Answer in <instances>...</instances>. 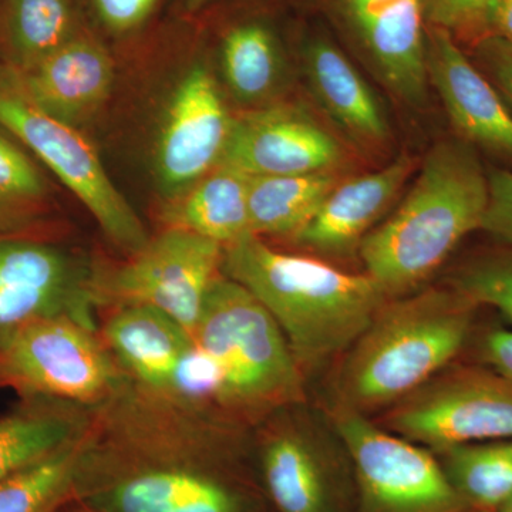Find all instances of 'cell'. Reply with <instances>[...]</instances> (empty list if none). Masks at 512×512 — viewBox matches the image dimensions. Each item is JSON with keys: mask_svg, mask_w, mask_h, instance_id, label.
I'll list each match as a JSON object with an SVG mask.
<instances>
[{"mask_svg": "<svg viewBox=\"0 0 512 512\" xmlns=\"http://www.w3.org/2000/svg\"><path fill=\"white\" fill-rule=\"evenodd\" d=\"M224 247L180 228H167L127 264L96 279L97 303L143 305L194 332L212 282L222 274Z\"/></svg>", "mask_w": 512, "mask_h": 512, "instance_id": "9", "label": "cell"}, {"mask_svg": "<svg viewBox=\"0 0 512 512\" xmlns=\"http://www.w3.org/2000/svg\"><path fill=\"white\" fill-rule=\"evenodd\" d=\"M478 357L484 366L512 382V330H488L481 339Z\"/></svg>", "mask_w": 512, "mask_h": 512, "instance_id": "33", "label": "cell"}, {"mask_svg": "<svg viewBox=\"0 0 512 512\" xmlns=\"http://www.w3.org/2000/svg\"><path fill=\"white\" fill-rule=\"evenodd\" d=\"M476 303L490 306L512 323V247L501 245L471 256L457 269L451 284Z\"/></svg>", "mask_w": 512, "mask_h": 512, "instance_id": "27", "label": "cell"}, {"mask_svg": "<svg viewBox=\"0 0 512 512\" xmlns=\"http://www.w3.org/2000/svg\"><path fill=\"white\" fill-rule=\"evenodd\" d=\"M495 512H512V497L510 500L505 501V503Z\"/></svg>", "mask_w": 512, "mask_h": 512, "instance_id": "36", "label": "cell"}, {"mask_svg": "<svg viewBox=\"0 0 512 512\" xmlns=\"http://www.w3.org/2000/svg\"><path fill=\"white\" fill-rule=\"evenodd\" d=\"M249 180L251 175L217 165L184 194L171 200L164 212L168 228L194 232L224 248L251 234Z\"/></svg>", "mask_w": 512, "mask_h": 512, "instance_id": "19", "label": "cell"}, {"mask_svg": "<svg viewBox=\"0 0 512 512\" xmlns=\"http://www.w3.org/2000/svg\"><path fill=\"white\" fill-rule=\"evenodd\" d=\"M487 205L488 174L476 148L458 137L440 141L399 210L363 238L367 274L389 299L412 291L481 228Z\"/></svg>", "mask_w": 512, "mask_h": 512, "instance_id": "2", "label": "cell"}, {"mask_svg": "<svg viewBox=\"0 0 512 512\" xmlns=\"http://www.w3.org/2000/svg\"><path fill=\"white\" fill-rule=\"evenodd\" d=\"M416 160L403 154L376 173L339 183L312 221L293 237L303 247L342 255L360 247L377 218L396 200Z\"/></svg>", "mask_w": 512, "mask_h": 512, "instance_id": "16", "label": "cell"}, {"mask_svg": "<svg viewBox=\"0 0 512 512\" xmlns=\"http://www.w3.org/2000/svg\"><path fill=\"white\" fill-rule=\"evenodd\" d=\"M234 116L208 67L184 74L171 97L156 148L158 185L174 200L221 163Z\"/></svg>", "mask_w": 512, "mask_h": 512, "instance_id": "10", "label": "cell"}, {"mask_svg": "<svg viewBox=\"0 0 512 512\" xmlns=\"http://www.w3.org/2000/svg\"><path fill=\"white\" fill-rule=\"evenodd\" d=\"M478 69L494 84L504 101L512 106V45L497 39L484 37L476 43Z\"/></svg>", "mask_w": 512, "mask_h": 512, "instance_id": "32", "label": "cell"}, {"mask_svg": "<svg viewBox=\"0 0 512 512\" xmlns=\"http://www.w3.org/2000/svg\"><path fill=\"white\" fill-rule=\"evenodd\" d=\"M487 174L488 205L480 231L512 247V171L494 168Z\"/></svg>", "mask_w": 512, "mask_h": 512, "instance_id": "30", "label": "cell"}, {"mask_svg": "<svg viewBox=\"0 0 512 512\" xmlns=\"http://www.w3.org/2000/svg\"><path fill=\"white\" fill-rule=\"evenodd\" d=\"M426 67L458 138L512 164L510 107L447 30L426 33Z\"/></svg>", "mask_w": 512, "mask_h": 512, "instance_id": "13", "label": "cell"}, {"mask_svg": "<svg viewBox=\"0 0 512 512\" xmlns=\"http://www.w3.org/2000/svg\"><path fill=\"white\" fill-rule=\"evenodd\" d=\"M424 13L436 28L473 42L484 37V19L490 0H423Z\"/></svg>", "mask_w": 512, "mask_h": 512, "instance_id": "29", "label": "cell"}, {"mask_svg": "<svg viewBox=\"0 0 512 512\" xmlns=\"http://www.w3.org/2000/svg\"><path fill=\"white\" fill-rule=\"evenodd\" d=\"M45 194L42 177L18 147L0 136V224Z\"/></svg>", "mask_w": 512, "mask_h": 512, "instance_id": "28", "label": "cell"}, {"mask_svg": "<svg viewBox=\"0 0 512 512\" xmlns=\"http://www.w3.org/2000/svg\"><path fill=\"white\" fill-rule=\"evenodd\" d=\"M158 0H92L94 13L113 35H127L146 23Z\"/></svg>", "mask_w": 512, "mask_h": 512, "instance_id": "31", "label": "cell"}, {"mask_svg": "<svg viewBox=\"0 0 512 512\" xmlns=\"http://www.w3.org/2000/svg\"><path fill=\"white\" fill-rule=\"evenodd\" d=\"M484 37H497L512 45V0L488 2L484 19Z\"/></svg>", "mask_w": 512, "mask_h": 512, "instance_id": "34", "label": "cell"}, {"mask_svg": "<svg viewBox=\"0 0 512 512\" xmlns=\"http://www.w3.org/2000/svg\"><path fill=\"white\" fill-rule=\"evenodd\" d=\"M90 410L52 400L0 419V481L80 439L92 426Z\"/></svg>", "mask_w": 512, "mask_h": 512, "instance_id": "21", "label": "cell"}, {"mask_svg": "<svg viewBox=\"0 0 512 512\" xmlns=\"http://www.w3.org/2000/svg\"><path fill=\"white\" fill-rule=\"evenodd\" d=\"M440 454L471 511L495 512L512 497V439L464 444Z\"/></svg>", "mask_w": 512, "mask_h": 512, "instance_id": "26", "label": "cell"}, {"mask_svg": "<svg viewBox=\"0 0 512 512\" xmlns=\"http://www.w3.org/2000/svg\"><path fill=\"white\" fill-rule=\"evenodd\" d=\"M114 308L103 326L104 345L138 390L160 399L190 345V333L148 306Z\"/></svg>", "mask_w": 512, "mask_h": 512, "instance_id": "17", "label": "cell"}, {"mask_svg": "<svg viewBox=\"0 0 512 512\" xmlns=\"http://www.w3.org/2000/svg\"><path fill=\"white\" fill-rule=\"evenodd\" d=\"M92 427L80 439L0 481V512H55L82 476Z\"/></svg>", "mask_w": 512, "mask_h": 512, "instance_id": "25", "label": "cell"}, {"mask_svg": "<svg viewBox=\"0 0 512 512\" xmlns=\"http://www.w3.org/2000/svg\"><path fill=\"white\" fill-rule=\"evenodd\" d=\"M339 183L336 173L251 177L248 188L251 234L295 237L318 214Z\"/></svg>", "mask_w": 512, "mask_h": 512, "instance_id": "23", "label": "cell"}, {"mask_svg": "<svg viewBox=\"0 0 512 512\" xmlns=\"http://www.w3.org/2000/svg\"><path fill=\"white\" fill-rule=\"evenodd\" d=\"M266 487L281 512H330L325 473L312 447L295 433L275 434L262 457Z\"/></svg>", "mask_w": 512, "mask_h": 512, "instance_id": "24", "label": "cell"}, {"mask_svg": "<svg viewBox=\"0 0 512 512\" xmlns=\"http://www.w3.org/2000/svg\"><path fill=\"white\" fill-rule=\"evenodd\" d=\"M221 67L229 92L252 109L269 106L286 82L281 40L261 19H245L225 30Z\"/></svg>", "mask_w": 512, "mask_h": 512, "instance_id": "20", "label": "cell"}, {"mask_svg": "<svg viewBox=\"0 0 512 512\" xmlns=\"http://www.w3.org/2000/svg\"><path fill=\"white\" fill-rule=\"evenodd\" d=\"M222 274L271 313L302 370L350 349L389 301L369 274L276 251L254 234L224 248Z\"/></svg>", "mask_w": 512, "mask_h": 512, "instance_id": "1", "label": "cell"}, {"mask_svg": "<svg viewBox=\"0 0 512 512\" xmlns=\"http://www.w3.org/2000/svg\"><path fill=\"white\" fill-rule=\"evenodd\" d=\"M191 338L220 372L224 413L261 416L303 399V370L278 323L228 276L212 282Z\"/></svg>", "mask_w": 512, "mask_h": 512, "instance_id": "4", "label": "cell"}, {"mask_svg": "<svg viewBox=\"0 0 512 512\" xmlns=\"http://www.w3.org/2000/svg\"><path fill=\"white\" fill-rule=\"evenodd\" d=\"M96 278L72 255L28 242L0 244V333L69 316L94 329Z\"/></svg>", "mask_w": 512, "mask_h": 512, "instance_id": "11", "label": "cell"}, {"mask_svg": "<svg viewBox=\"0 0 512 512\" xmlns=\"http://www.w3.org/2000/svg\"><path fill=\"white\" fill-rule=\"evenodd\" d=\"M346 153L312 114L292 104H269L234 117L224 156L251 177L336 173Z\"/></svg>", "mask_w": 512, "mask_h": 512, "instance_id": "12", "label": "cell"}, {"mask_svg": "<svg viewBox=\"0 0 512 512\" xmlns=\"http://www.w3.org/2000/svg\"><path fill=\"white\" fill-rule=\"evenodd\" d=\"M217 0H177V12L183 16H195Z\"/></svg>", "mask_w": 512, "mask_h": 512, "instance_id": "35", "label": "cell"}, {"mask_svg": "<svg viewBox=\"0 0 512 512\" xmlns=\"http://www.w3.org/2000/svg\"><path fill=\"white\" fill-rule=\"evenodd\" d=\"M384 84L410 106L427 100L423 0H342Z\"/></svg>", "mask_w": 512, "mask_h": 512, "instance_id": "14", "label": "cell"}, {"mask_svg": "<svg viewBox=\"0 0 512 512\" xmlns=\"http://www.w3.org/2000/svg\"><path fill=\"white\" fill-rule=\"evenodd\" d=\"M15 89L40 111L77 127L109 99L114 62L107 47L84 29L70 42L25 72Z\"/></svg>", "mask_w": 512, "mask_h": 512, "instance_id": "15", "label": "cell"}, {"mask_svg": "<svg viewBox=\"0 0 512 512\" xmlns=\"http://www.w3.org/2000/svg\"><path fill=\"white\" fill-rule=\"evenodd\" d=\"M306 77L320 106L357 143L382 146L389 121L372 87L348 57L325 39H313L303 52Z\"/></svg>", "mask_w": 512, "mask_h": 512, "instance_id": "18", "label": "cell"}, {"mask_svg": "<svg viewBox=\"0 0 512 512\" xmlns=\"http://www.w3.org/2000/svg\"><path fill=\"white\" fill-rule=\"evenodd\" d=\"M86 29L79 0H2L0 43L25 72Z\"/></svg>", "mask_w": 512, "mask_h": 512, "instance_id": "22", "label": "cell"}, {"mask_svg": "<svg viewBox=\"0 0 512 512\" xmlns=\"http://www.w3.org/2000/svg\"><path fill=\"white\" fill-rule=\"evenodd\" d=\"M128 380L96 330L69 316L0 333V386L94 409L119 396Z\"/></svg>", "mask_w": 512, "mask_h": 512, "instance_id": "5", "label": "cell"}, {"mask_svg": "<svg viewBox=\"0 0 512 512\" xmlns=\"http://www.w3.org/2000/svg\"><path fill=\"white\" fill-rule=\"evenodd\" d=\"M0 124L42 158L114 245L131 256L147 244L150 238L143 222L77 127L47 116L15 87L0 89Z\"/></svg>", "mask_w": 512, "mask_h": 512, "instance_id": "8", "label": "cell"}, {"mask_svg": "<svg viewBox=\"0 0 512 512\" xmlns=\"http://www.w3.org/2000/svg\"><path fill=\"white\" fill-rule=\"evenodd\" d=\"M382 427L437 453L512 439V382L484 365L446 367L389 407Z\"/></svg>", "mask_w": 512, "mask_h": 512, "instance_id": "6", "label": "cell"}, {"mask_svg": "<svg viewBox=\"0 0 512 512\" xmlns=\"http://www.w3.org/2000/svg\"><path fill=\"white\" fill-rule=\"evenodd\" d=\"M477 311L450 285L389 299L350 346L336 383L340 409L375 412L416 392L460 355Z\"/></svg>", "mask_w": 512, "mask_h": 512, "instance_id": "3", "label": "cell"}, {"mask_svg": "<svg viewBox=\"0 0 512 512\" xmlns=\"http://www.w3.org/2000/svg\"><path fill=\"white\" fill-rule=\"evenodd\" d=\"M336 410V431L355 466L360 512H471L427 448L365 414Z\"/></svg>", "mask_w": 512, "mask_h": 512, "instance_id": "7", "label": "cell"}]
</instances>
